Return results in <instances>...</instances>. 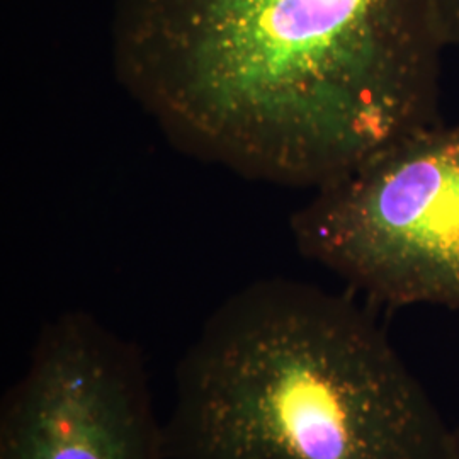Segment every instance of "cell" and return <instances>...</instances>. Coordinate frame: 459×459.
Returning a JSON list of instances; mask_svg holds the SVG:
<instances>
[{
  "label": "cell",
  "instance_id": "obj_1",
  "mask_svg": "<svg viewBox=\"0 0 459 459\" xmlns=\"http://www.w3.org/2000/svg\"><path fill=\"white\" fill-rule=\"evenodd\" d=\"M436 0H116L117 82L182 152L315 191L441 123Z\"/></svg>",
  "mask_w": 459,
  "mask_h": 459
},
{
  "label": "cell",
  "instance_id": "obj_2",
  "mask_svg": "<svg viewBox=\"0 0 459 459\" xmlns=\"http://www.w3.org/2000/svg\"><path fill=\"white\" fill-rule=\"evenodd\" d=\"M167 459H453L371 305L295 279L229 296L178 362Z\"/></svg>",
  "mask_w": 459,
  "mask_h": 459
},
{
  "label": "cell",
  "instance_id": "obj_3",
  "mask_svg": "<svg viewBox=\"0 0 459 459\" xmlns=\"http://www.w3.org/2000/svg\"><path fill=\"white\" fill-rule=\"evenodd\" d=\"M290 229L371 307L459 313V125L411 133L315 189Z\"/></svg>",
  "mask_w": 459,
  "mask_h": 459
},
{
  "label": "cell",
  "instance_id": "obj_4",
  "mask_svg": "<svg viewBox=\"0 0 459 459\" xmlns=\"http://www.w3.org/2000/svg\"><path fill=\"white\" fill-rule=\"evenodd\" d=\"M0 459H167L142 349L83 310L47 322L0 402Z\"/></svg>",
  "mask_w": 459,
  "mask_h": 459
},
{
  "label": "cell",
  "instance_id": "obj_5",
  "mask_svg": "<svg viewBox=\"0 0 459 459\" xmlns=\"http://www.w3.org/2000/svg\"><path fill=\"white\" fill-rule=\"evenodd\" d=\"M447 48H459V0H436Z\"/></svg>",
  "mask_w": 459,
  "mask_h": 459
},
{
  "label": "cell",
  "instance_id": "obj_6",
  "mask_svg": "<svg viewBox=\"0 0 459 459\" xmlns=\"http://www.w3.org/2000/svg\"><path fill=\"white\" fill-rule=\"evenodd\" d=\"M453 459H459V424L453 427Z\"/></svg>",
  "mask_w": 459,
  "mask_h": 459
}]
</instances>
